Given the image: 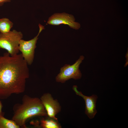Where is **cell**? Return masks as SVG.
<instances>
[{
    "label": "cell",
    "mask_w": 128,
    "mask_h": 128,
    "mask_svg": "<svg viewBox=\"0 0 128 128\" xmlns=\"http://www.w3.org/2000/svg\"><path fill=\"white\" fill-rule=\"evenodd\" d=\"M28 65L21 54L11 56L6 52L0 56V99L24 92L29 76Z\"/></svg>",
    "instance_id": "cell-1"
},
{
    "label": "cell",
    "mask_w": 128,
    "mask_h": 128,
    "mask_svg": "<svg viewBox=\"0 0 128 128\" xmlns=\"http://www.w3.org/2000/svg\"><path fill=\"white\" fill-rule=\"evenodd\" d=\"M13 109L14 114L12 119L20 128H27L26 121L32 117L48 116L40 99L32 97L27 95L23 96L21 103L14 105Z\"/></svg>",
    "instance_id": "cell-2"
},
{
    "label": "cell",
    "mask_w": 128,
    "mask_h": 128,
    "mask_svg": "<svg viewBox=\"0 0 128 128\" xmlns=\"http://www.w3.org/2000/svg\"><path fill=\"white\" fill-rule=\"evenodd\" d=\"M23 37L21 32L13 30L6 33H0V48L6 50L11 56L17 54L20 40Z\"/></svg>",
    "instance_id": "cell-3"
},
{
    "label": "cell",
    "mask_w": 128,
    "mask_h": 128,
    "mask_svg": "<svg viewBox=\"0 0 128 128\" xmlns=\"http://www.w3.org/2000/svg\"><path fill=\"white\" fill-rule=\"evenodd\" d=\"M84 59V56L81 55L73 65L66 64L61 68L60 73L56 77V82L64 83L71 78L75 80L80 79L82 77V74L79 67Z\"/></svg>",
    "instance_id": "cell-4"
},
{
    "label": "cell",
    "mask_w": 128,
    "mask_h": 128,
    "mask_svg": "<svg viewBox=\"0 0 128 128\" xmlns=\"http://www.w3.org/2000/svg\"><path fill=\"white\" fill-rule=\"evenodd\" d=\"M39 26L38 33L33 38L28 41H25L22 39L19 42V50L21 52L24 59L28 65L31 64L33 62L38 36L42 31L44 29V27L40 24H39Z\"/></svg>",
    "instance_id": "cell-5"
},
{
    "label": "cell",
    "mask_w": 128,
    "mask_h": 128,
    "mask_svg": "<svg viewBox=\"0 0 128 128\" xmlns=\"http://www.w3.org/2000/svg\"><path fill=\"white\" fill-rule=\"evenodd\" d=\"M75 20V19L73 15L63 12L55 13L49 17L47 23L49 24L55 25H67L71 28L78 29L80 27V25Z\"/></svg>",
    "instance_id": "cell-6"
},
{
    "label": "cell",
    "mask_w": 128,
    "mask_h": 128,
    "mask_svg": "<svg viewBox=\"0 0 128 128\" xmlns=\"http://www.w3.org/2000/svg\"><path fill=\"white\" fill-rule=\"evenodd\" d=\"M49 118L56 120L58 119L56 116L60 112L61 107L58 101L54 99L49 93L44 94L40 98Z\"/></svg>",
    "instance_id": "cell-7"
},
{
    "label": "cell",
    "mask_w": 128,
    "mask_h": 128,
    "mask_svg": "<svg viewBox=\"0 0 128 128\" xmlns=\"http://www.w3.org/2000/svg\"><path fill=\"white\" fill-rule=\"evenodd\" d=\"M77 86H73V89L76 94L81 97L85 101V113L90 119L93 118L97 113L96 109V103L98 97L95 95L88 96L83 95L77 90Z\"/></svg>",
    "instance_id": "cell-8"
},
{
    "label": "cell",
    "mask_w": 128,
    "mask_h": 128,
    "mask_svg": "<svg viewBox=\"0 0 128 128\" xmlns=\"http://www.w3.org/2000/svg\"><path fill=\"white\" fill-rule=\"evenodd\" d=\"M40 126L43 128H61V127L58 121L49 118L45 119H43L40 121Z\"/></svg>",
    "instance_id": "cell-9"
},
{
    "label": "cell",
    "mask_w": 128,
    "mask_h": 128,
    "mask_svg": "<svg viewBox=\"0 0 128 128\" xmlns=\"http://www.w3.org/2000/svg\"><path fill=\"white\" fill-rule=\"evenodd\" d=\"M13 23L9 19L6 18H0V32L6 33L10 31Z\"/></svg>",
    "instance_id": "cell-10"
},
{
    "label": "cell",
    "mask_w": 128,
    "mask_h": 128,
    "mask_svg": "<svg viewBox=\"0 0 128 128\" xmlns=\"http://www.w3.org/2000/svg\"><path fill=\"white\" fill-rule=\"evenodd\" d=\"M13 120H10L5 118L4 116H0V128H19Z\"/></svg>",
    "instance_id": "cell-11"
},
{
    "label": "cell",
    "mask_w": 128,
    "mask_h": 128,
    "mask_svg": "<svg viewBox=\"0 0 128 128\" xmlns=\"http://www.w3.org/2000/svg\"><path fill=\"white\" fill-rule=\"evenodd\" d=\"M2 105L1 101L0 100V116H4V114L2 110Z\"/></svg>",
    "instance_id": "cell-12"
},
{
    "label": "cell",
    "mask_w": 128,
    "mask_h": 128,
    "mask_svg": "<svg viewBox=\"0 0 128 128\" xmlns=\"http://www.w3.org/2000/svg\"><path fill=\"white\" fill-rule=\"evenodd\" d=\"M11 0H0V6H2L4 3L10 2Z\"/></svg>",
    "instance_id": "cell-13"
}]
</instances>
